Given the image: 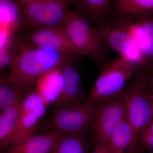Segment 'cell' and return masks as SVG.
Segmentation results:
<instances>
[{"mask_svg": "<svg viewBox=\"0 0 153 153\" xmlns=\"http://www.w3.org/2000/svg\"><path fill=\"white\" fill-rule=\"evenodd\" d=\"M76 57L34 45L22 47L14 55L12 70L7 76L10 84L25 97L33 90L40 76L52 69H61L74 62Z\"/></svg>", "mask_w": 153, "mask_h": 153, "instance_id": "1", "label": "cell"}, {"mask_svg": "<svg viewBox=\"0 0 153 153\" xmlns=\"http://www.w3.org/2000/svg\"><path fill=\"white\" fill-rule=\"evenodd\" d=\"M151 90L146 68H140L129 86L112 98L123 104L126 118L137 134L153 119L150 104L153 97L149 93Z\"/></svg>", "mask_w": 153, "mask_h": 153, "instance_id": "2", "label": "cell"}, {"mask_svg": "<svg viewBox=\"0 0 153 153\" xmlns=\"http://www.w3.org/2000/svg\"><path fill=\"white\" fill-rule=\"evenodd\" d=\"M63 26L77 57L87 56L99 65L105 63L107 47L86 18L70 9Z\"/></svg>", "mask_w": 153, "mask_h": 153, "instance_id": "3", "label": "cell"}, {"mask_svg": "<svg viewBox=\"0 0 153 153\" xmlns=\"http://www.w3.org/2000/svg\"><path fill=\"white\" fill-rule=\"evenodd\" d=\"M107 47L138 69L148 67L131 33L126 15L117 16L94 27Z\"/></svg>", "mask_w": 153, "mask_h": 153, "instance_id": "4", "label": "cell"}, {"mask_svg": "<svg viewBox=\"0 0 153 153\" xmlns=\"http://www.w3.org/2000/svg\"><path fill=\"white\" fill-rule=\"evenodd\" d=\"M138 70L130 62L120 57L105 63L91 88L87 100L97 103L112 98L123 90Z\"/></svg>", "mask_w": 153, "mask_h": 153, "instance_id": "5", "label": "cell"}, {"mask_svg": "<svg viewBox=\"0 0 153 153\" xmlns=\"http://www.w3.org/2000/svg\"><path fill=\"white\" fill-rule=\"evenodd\" d=\"M99 103L87 100L83 103L63 107L54 110L48 124L49 131L85 134L91 128Z\"/></svg>", "mask_w": 153, "mask_h": 153, "instance_id": "6", "label": "cell"}, {"mask_svg": "<svg viewBox=\"0 0 153 153\" xmlns=\"http://www.w3.org/2000/svg\"><path fill=\"white\" fill-rule=\"evenodd\" d=\"M23 19L34 27H51L63 25L74 0H18Z\"/></svg>", "mask_w": 153, "mask_h": 153, "instance_id": "7", "label": "cell"}, {"mask_svg": "<svg viewBox=\"0 0 153 153\" xmlns=\"http://www.w3.org/2000/svg\"><path fill=\"white\" fill-rule=\"evenodd\" d=\"M126 118L124 107L119 100L111 98L100 102L91 128L97 145L109 146L113 133Z\"/></svg>", "mask_w": 153, "mask_h": 153, "instance_id": "8", "label": "cell"}, {"mask_svg": "<svg viewBox=\"0 0 153 153\" xmlns=\"http://www.w3.org/2000/svg\"><path fill=\"white\" fill-rule=\"evenodd\" d=\"M126 16L144 60L148 67H153V15Z\"/></svg>", "mask_w": 153, "mask_h": 153, "instance_id": "9", "label": "cell"}, {"mask_svg": "<svg viewBox=\"0 0 153 153\" xmlns=\"http://www.w3.org/2000/svg\"><path fill=\"white\" fill-rule=\"evenodd\" d=\"M61 82L60 92L54 101V110L77 103L84 100L80 75L74 62L67 63L60 69Z\"/></svg>", "mask_w": 153, "mask_h": 153, "instance_id": "10", "label": "cell"}, {"mask_svg": "<svg viewBox=\"0 0 153 153\" xmlns=\"http://www.w3.org/2000/svg\"><path fill=\"white\" fill-rule=\"evenodd\" d=\"M26 38L36 47L49 48L65 55L77 57L63 25L39 29Z\"/></svg>", "mask_w": 153, "mask_h": 153, "instance_id": "11", "label": "cell"}, {"mask_svg": "<svg viewBox=\"0 0 153 153\" xmlns=\"http://www.w3.org/2000/svg\"><path fill=\"white\" fill-rule=\"evenodd\" d=\"M62 133L51 131L44 134H34L22 142L0 151V153H49Z\"/></svg>", "mask_w": 153, "mask_h": 153, "instance_id": "12", "label": "cell"}, {"mask_svg": "<svg viewBox=\"0 0 153 153\" xmlns=\"http://www.w3.org/2000/svg\"><path fill=\"white\" fill-rule=\"evenodd\" d=\"M17 100L6 108L0 115V148L1 151L6 149L9 140L16 126L21 115L22 100Z\"/></svg>", "mask_w": 153, "mask_h": 153, "instance_id": "13", "label": "cell"}, {"mask_svg": "<svg viewBox=\"0 0 153 153\" xmlns=\"http://www.w3.org/2000/svg\"><path fill=\"white\" fill-rule=\"evenodd\" d=\"M74 3L78 9L76 11L85 18L88 17L100 23L112 13L111 0H74Z\"/></svg>", "mask_w": 153, "mask_h": 153, "instance_id": "14", "label": "cell"}, {"mask_svg": "<svg viewBox=\"0 0 153 153\" xmlns=\"http://www.w3.org/2000/svg\"><path fill=\"white\" fill-rule=\"evenodd\" d=\"M137 134L126 118L113 133L109 143L111 153H124L132 144L137 143Z\"/></svg>", "mask_w": 153, "mask_h": 153, "instance_id": "15", "label": "cell"}, {"mask_svg": "<svg viewBox=\"0 0 153 153\" xmlns=\"http://www.w3.org/2000/svg\"><path fill=\"white\" fill-rule=\"evenodd\" d=\"M61 82L60 69L50 70L38 78L36 81V90L44 97L47 104L55 100L60 92Z\"/></svg>", "mask_w": 153, "mask_h": 153, "instance_id": "16", "label": "cell"}, {"mask_svg": "<svg viewBox=\"0 0 153 153\" xmlns=\"http://www.w3.org/2000/svg\"><path fill=\"white\" fill-rule=\"evenodd\" d=\"M23 19L18 1L0 0V27L16 33Z\"/></svg>", "mask_w": 153, "mask_h": 153, "instance_id": "17", "label": "cell"}, {"mask_svg": "<svg viewBox=\"0 0 153 153\" xmlns=\"http://www.w3.org/2000/svg\"><path fill=\"white\" fill-rule=\"evenodd\" d=\"M112 10L117 16L153 15V0H114Z\"/></svg>", "mask_w": 153, "mask_h": 153, "instance_id": "18", "label": "cell"}, {"mask_svg": "<svg viewBox=\"0 0 153 153\" xmlns=\"http://www.w3.org/2000/svg\"><path fill=\"white\" fill-rule=\"evenodd\" d=\"M85 134L63 133L49 153H87Z\"/></svg>", "mask_w": 153, "mask_h": 153, "instance_id": "19", "label": "cell"}, {"mask_svg": "<svg viewBox=\"0 0 153 153\" xmlns=\"http://www.w3.org/2000/svg\"><path fill=\"white\" fill-rule=\"evenodd\" d=\"M40 120L31 113L20 116L6 149L22 142L29 137L35 134Z\"/></svg>", "mask_w": 153, "mask_h": 153, "instance_id": "20", "label": "cell"}, {"mask_svg": "<svg viewBox=\"0 0 153 153\" xmlns=\"http://www.w3.org/2000/svg\"><path fill=\"white\" fill-rule=\"evenodd\" d=\"M47 105L44 97L36 89L32 90L22 100L20 116L31 113L41 119L46 111Z\"/></svg>", "mask_w": 153, "mask_h": 153, "instance_id": "21", "label": "cell"}, {"mask_svg": "<svg viewBox=\"0 0 153 153\" xmlns=\"http://www.w3.org/2000/svg\"><path fill=\"white\" fill-rule=\"evenodd\" d=\"M9 84H0V115L17 100L25 97Z\"/></svg>", "mask_w": 153, "mask_h": 153, "instance_id": "22", "label": "cell"}, {"mask_svg": "<svg viewBox=\"0 0 153 153\" xmlns=\"http://www.w3.org/2000/svg\"><path fill=\"white\" fill-rule=\"evenodd\" d=\"M138 134L137 143L139 149L150 152H153V119Z\"/></svg>", "mask_w": 153, "mask_h": 153, "instance_id": "23", "label": "cell"}, {"mask_svg": "<svg viewBox=\"0 0 153 153\" xmlns=\"http://www.w3.org/2000/svg\"><path fill=\"white\" fill-rule=\"evenodd\" d=\"M15 34L10 30L0 27V45L14 50L16 47Z\"/></svg>", "mask_w": 153, "mask_h": 153, "instance_id": "24", "label": "cell"}, {"mask_svg": "<svg viewBox=\"0 0 153 153\" xmlns=\"http://www.w3.org/2000/svg\"><path fill=\"white\" fill-rule=\"evenodd\" d=\"M13 51L8 47L0 45V68L11 66L15 54Z\"/></svg>", "mask_w": 153, "mask_h": 153, "instance_id": "25", "label": "cell"}, {"mask_svg": "<svg viewBox=\"0 0 153 153\" xmlns=\"http://www.w3.org/2000/svg\"><path fill=\"white\" fill-rule=\"evenodd\" d=\"M91 153H111L108 146L97 145Z\"/></svg>", "mask_w": 153, "mask_h": 153, "instance_id": "26", "label": "cell"}, {"mask_svg": "<svg viewBox=\"0 0 153 153\" xmlns=\"http://www.w3.org/2000/svg\"><path fill=\"white\" fill-rule=\"evenodd\" d=\"M149 83L153 92V67H149L146 68Z\"/></svg>", "mask_w": 153, "mask_h": 153, "instance_id": "27", "label": "cell"}, {"mask_svg": "<svg viewBox=\"0 0 153 153\" xmlns=\"http://www.w3.org/2000/svg\"><path fill=\"white\" fill-rule=\"evenodd\" d=\"M136 143H134L132 144L126 150L124 153H135L136 149Z\"/></svg>", "mask_w": 153, "mask_h": 153, "instance_id": "28", "label": "cell"}, {"mask_svg": "<svg viewBox=\"0 0 153 153\" xmlns=\"http://www.w3.org/2000/svg\"><path fill=\"white\" fill-rule=\"evenodd\" d=\"M10 84V80L7 76L5 78H0V84Z\"/></svg>", "mask_w": 153, "mask_h": 153, "instance_id": "29", "label": "cell"}, {"mask_svg": "<svg viewBox=\"0 0 153 153\" xmlns=\"http://www.w3.org/2000/svg\"><path fill=\"white\" fill-rule=\"evenodd\" d=\"M150 104L151 108H152V115L153 117V97L151 99L150 101Z\"/></svg>", "mask_w": 153, "mask_h": 153, "instance_id": "30", "label": "cell"}, {"mask_svg": "<svg viewBox=\"0 0 153 153\" xmlns=\"http://www.w3.org/2000/svg\"><path fill=\"white\" fill-rule=\"evenodd\" d=\"M19 1H22L30 2L33 1H37V0H19Z\"/></svg>", "mask_w": 153, "mask_h": 153, "instance_id": "31", "label": "cell"}, {"mask_svg": "<svg viewBox=\"0 0 153 153\" xmlns=\"http://www.w3.org/2000/svg\"><path fill=\"white\" fill-rule=\"evenodd\" d=\"M149 153H153V152H150Z\"/></svg>", "mask_w": 153, "mask_h": 153, "instance_id": "32", "label": "cell"}]
</instances>
